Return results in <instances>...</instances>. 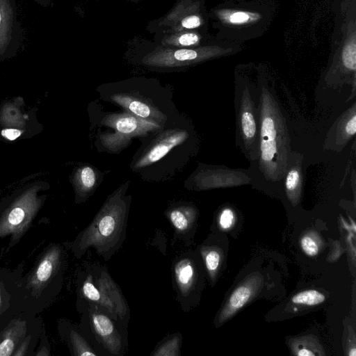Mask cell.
Returning a JSON list of instances; mask_svg holds the SVG:
<instances>
[{"label": "cell", "mask_w": 356, "mask_h": 356, "mask_svg": "<svg viewBox=\"0 0 356 356\" xmlns=\"http://www.w3.org/2000/svg\"><path fill=\"white\" fill-rule=\"evenodd\" d=\"M165 216L174 230L172 245L178 240L187 242L191 239L197 216L194 207L184 204L172 207L165 211Z\"/></svg>", "instance_id": "9"}, {"label": "cell", "mask_w": 356, "mask_h": 356, "mask_svg": "<svg viewBox=\"0 0 356 356\" xmlns=\"http://www.w3.org/2000/svg\"><path fill=\"white\" fill-rule=\"evenodd\" d=\"M49 355V351L46 346H42V348L38 349V352L35 353V355L37 356H46Z\"/></svg>", "instance_id": "31"}, {"label": "cell", "mask_w": 356, "mask_h": 356, "mask_svg": "<svg viewBox=\"0 0 356 356\" xmlns=\"http://www.w3.org/2000/svg\"><path fill=\"white\" fill-rule=\"evenodd\" d=\"M201 24V21L199 17L196 15L189 16L184 18L181 21V25L186 29H194L198 27Z\"/></svg>", "instance_id": "27"}, {"label": "cell", "mask_w": 356, "mask_h": 356, "mask_svg": "<svg viewBox=\"0 0 356 356\" xmlns=\"http://www.w3.org/2000/svg\"><path fill=\"white\" fill-rule=\"evenodd\" d=\"M235 216L233 211L226 208L223 209L219 216V225L222 229H229L234 225Z\"/></svg>", "instance_id": "23"}, {"label": "cell", "mask_w": 356, "mask_h": 356, "mask_svg": "<svg viewBox=\"0 0 356 356\" xmlns=\"http://www.w3.org/2000/svg\"><path fill=\"white\" fill-rule=\"evenodd\" d=\"M187 138L188 132L182 129H170L162 132L136 162L134 168H142L158 161Z\"/></svg>", "instance_id": "8"}, {"label": "cell", "mask_w": 356, "mask_h": 356, "mask_svg": "<svg viewBox=\"0 0 356 356\" xmlns=\"http://www.w3.org/2000/svg\"><path fill=\"white\" fill-rule=\"evenodd\" d=\"M25 321L14 319L0 332V356H11L26 337Z\"/></svg>", "instance_id": "12"}, {"label": "cell", "mask_w": 356, "mask_h": 356, "mask_svg": "<svg viewBox=\"0 0 356 356\" xmlns=\"http://www.w3.org/2000/svg\"><path fill=\"white\" fill-rule=\"evenodd\" d=\"M200 251L208 275L210 279L213 281L220 266V253L216 248L207 245H203Z\"/></svg>", "instance_id": "18"}, {"label": "cell", "mask_w": 356, "mask_h": 356, "mask_svg": "<svg viewBox=\"0 0 356 356\" xmlns=\"http://www.w3.org/2000/svg\"><path fill=\"white\" fill-rule=\"evenodd\" d=\"M97 181V175L90 166L79 168L75 175L74 182L78 195L85 197L94 188Z\"/></svg>", "instance_id": "15"}, {"label": "cell", "mask_w": 356, "mask_h": 356, "mask_svg": "<svg viewBox=\"0 0 356 356\" xmlns=\"http://www.w3.org/2000/svg\"><path fill=\"white\" fill-rule=\"evenodd\" d=\"M250 18L248 13L243 12H236L232 14L229 17V21L234 24H241L247 22Z\"/></svg>", "instance_id": "28"}, {"label": "cell", "mask_w": 356, "mask_h": 356, "mask_svg": "<svg viewBox=\"0 0 356 356\" xmlns=\"http://www.w3.org/2000/svg\"><path fill=\"white\" fill-rule=\"evenodd\" d=\"M31 341V335L26 336L17 346L13 353V356H24L27 354V350Z\"/></svg>", "instance_id": "26"}, {"label": "cell", "mask_w": 356, "mask_h": 356, "mask_svg": "<svg viewBox=\"0 0 356 356\" xmlns=\"http://www.w3.org/2000/svg\"><path fill=\"white\" fill-rule=\"evenodd\" d=\"M342 60L344 66L352 70L356 69V47L355 42L348 44L343 51Z\"/></svg>", "instance_id": "21"}, {"label": "cell", "mask_w": 356, "mask_h": 356, "mask_svg": "<svg viewBox=\"0 0 356 356\" xmlns=\"http://www.w3.org/2000/svg\"><path fill=\"white\" fill-rule=\"evenodd\" d=\"M241 125L243 134L248 138H252L256 131L254 117L250 112H244L241 116Z\"/></svg>", "instance_id": "22"}, {"label": "cell", "mask_w": 356, "mask_h": 356, "mask_svg": "<svg viewBox=\"0 0 356 356\" xmlns=\"http://www.w3.org/2000/svg\"><path fill=\"white\" fill-rule=\"evenodd\" d=\"M63 261V250L61 245L51 244L47 246L28 276V289L34 296L40 295L57 274Z\"/></svg>", "instance_id": "7"}, {"label": "cell", "mask_w": 356, "mask_h": 356, "mask_svg": "<svg viewBox=\"0 0 356 356\" xmlns=\"http://www.w3.org/2000/svg\"><path fill=\"white\" fill-rule=\"evenodd\" d=\"M38 188H31L0 211V238L10 236V246L15 245L30 228L42 204Z\"/></svg>", "instance_id": "3"}, {"label": "cell", "mask_w": 356, "mask_h": 356, "mask_svg": "<svg viewBox=\"0 0 356 356\" xmlns=\"http://www.w3.org/2000/svg\"><path fill=\"white\" fill-rule=\"evenodd\" d=\"M130 200L119 188L106 200L91 222L72 243L74 256L80 259L92 248L105 261L122 247L125 238Z\"/></svg>", "instance_id": "1"}, {"label": "cell", "mask_w": 356, "mask_h": 356, "mask_svg": "<svg viewBox=\"0 0 356 356\" xmlns=\"http://www.w3.org/2000/svg\"><path fill=\"white\" fill-rule=\"evenodd\" d=\"M261 152L263 161H272L277 152L276 129L274 120L267 116L262 120L261 128Z\"/></svg>", "instance_id": "14"}, {"label": "cell", "mask_w": 356, "mask_h": 356, "mask_svg": "<svg viewBox=\"0 0 356 356\" xmlns=\"http://www.w3.org/2000/svg\"><path fill=\"white\" fill-rule=\"evenodd\" d=\"M346 131L348 135L353 136L356 132V115H354L346 123Z\"/></svg>", "instance_id": "30"}, {"label": "cell", "mask_w": 356, "mask_h": 356, "mask_svg": "<svg viewBox=\"0 0 356 356\" xmlns=\"http://www.w3.org/2000/svg\"><path fill=\"white\" fill-rule=\"evenodd\" d=\"M88 317L90 330L96 341L112 355H123L127 346L125 329L104 308L87 302Z\"/></svg>", "instance_id": "5"}, {"label": "cell", "mask_w": 356, "mask_h": 356, "mask_svg": "<svg viewBox=\"0 0 356 356\" xmlns=\"http://www.w3.org/2000/svg\"><path fill=\"white\" fill-rule=\"evenodd\" d=\"M178 43L182 46L193 45L198 42L199 37L193 33H187L181 35L177 38Z\"/></svg>", "instance_id": "25"}, {"label": "cell", "mask_w": 356, "mask_h": 356, "mask_svg": "<svg viewBox=\"0 0 356 356\" xmlns=\"http://www.w3.org/2000/svg\"><path fill=\"white\" fill-rule=\"evenodd\" d=\"M69 341L75 356H97L99 354L91 346L78 331L71 329L69 334Z\"/></svg>", "instance_id": "17"}, {"label": "cell", "mask_w": 356, "mask_h": 356, "mask_svg": "<svg viewBox=\"0 0 356 356\" xmlns=\"http://www.w3.org/2000/svg\"><path fill=\"white\" fill-rule=\"evenodd\" d=\"M300 181V175L297 170L293 169L289 172L286 179L287 191H292L296 188Z\"/></svg>", "instance_id": "24"}, {"label": "cell", "mask_w": 356, "mask_h": 356, "mask_svg": "<svg viewBox=\"0 0 356 356\" xmlns=\"http://www.w3.org/2000/svg\"><path fill=\"white\" fill-rule=\"evenodd\" d=\"M22 131L17 129H6L1 131V135L3 137L7 138L9 140H14L19 138Z\"/></svg>", "instance_id": "29"}, {"label": "cell", "mask_w": 356, "mask_h": 356, "mask_svg": "<svg viewBox=\"0 0 356 356\" xmlns=\"http://www.w3.org/2000/svg\"><path fill=\"white\" fill-rule=\"evenodd\" d=\"M111 99L131 113L145 120L159 124L165 120V116L161 111L128 95L114 94Z\"/></svg>", "instance_id": "11"}, {"label": "cell", "mask_w": 356, "mask_h": 356, "mask_svg": "<svg viewBox=\"0 0 356 356\" xmlns=\"http://www.w3.org/2000/svg\"><path fill=\"white\" fill-rule=\"evenodd\" d=\"M13 10L10 0H0V54L10 47L15 36Z\"/></svg>", "instance_id": "13"}, {"label": "cell", "mask_w": 356, "mask_h": 356, "mask_svg": "<svg viewBox=\"0 0 356 356\" xmlns=\"http://www.w3.org/2000/svg\"><path fill=\"white\" fill-rule=\"evenodd\" d=\"M261 283V277L255 275L244 281L231 294L218 316L222 324L241 309L252 298Z\"/></svg>", "instance_id": "10"}, {"label": "cell", "mask_w": 356, "mask_h": 356, "mask_svg": "<svg viewBox=\"0 0 356 356\" xmlns=\"http://www.w3.org/2000/svg\"><path fill=\"white\" fill-rule=\"evenodd\" d=\"M182 337L179 332L169 335L163 339L150 354L153 356H179L181 346Z\"/></svg>", "instance_id": "16"}, {"label": "cell", "mask_w": 356, "mask_h": 356, "mask_svg": "<svg viewBox=\"0 0 356 356\" xmlns=\"http://www.w3.org/2000/svg\"><path fill=\"white\" fill-rule=\"evenodd\" d=\"M325 296L315 289L305 290L298 293L291 298V302L297 305L314 306L323 302Z\"/></svg>", "instance_id": "19"}, {"label": "cell", "mask_w": 356, "mask_h": 356, "mask_svg": "<svg viewBox=\"0 0 356 356\" xmlns=\"http://www.w3.org/2000/svg\"><path fill=\"white\" fill-rule=\"evenodd\" d=\"M102 124L115 131L113 134H104L100 137L102 144L113 151L125 147L134 137L145 136L161 128L158 123L145 120L129 112L107 115Z\"/></svg>", "instance_id": "4"}, {"label": "cell", "mask_w": 356, "mask_h": 356, "mask_svg": "<svg viewBox=\"0 0 356 356\" xmlns=\"http://www.w3.org/2000/svg\"><path fill=\"white\" fill-rule=\"evenodd\" d=\"M172 286L176 300L183 311L188 312L193 302L198 280L197 262L189 251L182 252L172 265Z\"/></svg>", "instance_id": "6"}, {"label": "cell", "mask_w": 356, "mask_h": 356, "mask_svg": "<svg viewBox=\"0 0 356 356\" xmlns=\"http://www.w3.org/2000/svg\"><path fill=\"white\" fill-rule=\"evenodd\" d=\"M300 246L303 252L309 257L318 254L320 248L318 240L313 234H306L300 239Z\"/></svg>", "instance_id": "20"}, {"label": "cell", "mask_w": 356, "mask_h": 356, "mask_svg": "<svg viewBox=\"0 0 356 356\" xmlns=\"http://www.w3.org/2000/svg\"><path fill=\"white\" fill-rule=\"evenodd\" d=\"M0 286H1V284H0ZM1 289L0 287V306H1Z\"/></svg>", "instance_id": "32"}, {"label": "cell", "mask_w": 356, "mask_h": 356, "mask_svg": "<svg viewBox=\"0 0 356 356\" xmlns=\"http://www.w3.org/2000/svg\"><path fill=\"white\" fill-rule=\"evenodd\" d=\"M83 273L79 286L81 298L104 308L126 328L130 316L129 308L120 286L106 266L89 264Z\"/></svg>", "instance_id": "2"}]
</instances>
